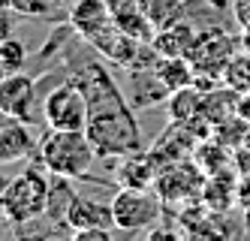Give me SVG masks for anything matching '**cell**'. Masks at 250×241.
I'll return each mask as SVG.
<instances>
[{
	"label": "cell",
	"instance_id": "obj_1",
	"mask_svg": "<svg viewBox=\"0 0 250 241\" xmlns=\"http://www.w3.org/2000/svg\"><path fill=\"white\" fill-rule=\"evenodd\" d=\"M76 82L87 97V124L84 133L100 157H127L142 148L139 124L127 106V97L118 90L112 76L100 66H84Z\"/></svg>",
	"mask_w": 250,
	"mask_h": 241
},
{
	"label": "cell",
	"instance_id": "obj_13",
	"mask_svg": "<svg viewBox=\"0 0 250 241\" xmlns=\"http://www.w3.org/2000/svg\"><path fill=\"white\" fill-rule=\"evenodd\" d=\"M199 199H202V205L211 214H220V211L232 208V202L238 199V181H235V175H232L229 169L217 172V175H208Z\"/></svg>",
	"mask_w": 250,
	"mask_h": 241
},
{
	"label": "cell",
	"instance_id": "obj_11",
	"mask_svg": "<svg viewBox=\"0 0 250 241\" xmlns=\"http://www.w3.org/2000/svg\"><path fill=\"white\" fill-rule=\"evenodd\" d=\"M196 36H199V30L190 22H178L175 18V22L157 27L151 45L160 58H190V51L196 45Z\"/></svg>",
	"mask_w": 250,
	"mask_h": 241
},
{
	"label": "cell",
	"instance_id": "obj_15",
	"mask_svg": "<svg viewBox=\"0 0 250 241\" xmlns=\"http://www.w3.org/2000/svg\"><path fill=\"white\" fill-rule=\"evenodd\" d=\"M30 154V133L24 121H9L0 127V163H15Z\"/></svg>",
	"mask_w": 250,
	"mask_h": 241
},
{
	"label": "cell",
	"instance_id": "obj_8",
	"mask_svg": "<svg viewBox=\"0 0 250 241\" xmlns=\"http://www.w3.org/2000/svg\"><path fill=\"white\" fill-rule=\"evenodd\" d=\"M33 100H37V82L27 72L9 69L0 79V115L6 121H30Z\"/></svg>",
	"mask_w": 250,
	"mask_h": 241
},
{
	"label": "cell",
	"instance_id": "obj_18",
	"mask_svg": "<svg viewBox=\"0 0 250 241\" xmlns=\"http://www.w3.org/2000/svg\"><path fill=\"white\" fill-rule=\"evenodd\" d=\"M223 85L238 90V94H250V51H238L229 61V66L223 72Z\"/></svg>",
	"mask_w": 250,
	"mask_h": 241
},
{
	"label": "cell",
	"instance_id": "obj_22",
	"mask_svg": "<svg viewBox=\"0 0 250 241\" xmlns=\"http://www.w3.org/2000/svg\"><path fill=\"white\" fill-rule=\"evenodd\" d=\"M232 15L241 27L250 24V0H232Z\"/></svg>",
	"mask_w": 250,
	"mask_h": 241
},
{
	"label": "cell",
	"instance_id": "obj_27",
	"mask_svg": "<svg viewBox=\"0 0 250 241\" xmlns=\"http://www.w3.org/2000/svg\"><path fill=\"white\" fill-rule=\"evenodd\" d=\"M181 3H187V0H181Z\"/></svg>",
	"mask_w": 250,
	"mask_h": 241
},
{
	"label": "cell",
	"instance_id": "obj_25",
	"mask_svg": "<svg viewBox=\"0 0 250 241\" xmlns=\"http://www.w3.org/2000/svg\"><path fill=\"white\" fill-rule=\"evenodd\" d=\"M241 43H244V48H247V51H250V24H247V27H244V36H241Z\"/></svg>",
	"mask_w": 250,
	"mask_h": 241
},
{
	"label": "cell",
	"instance_id": "obj_5",
	"mask_svg": "<svg viewBox=\"0 0 250 241\" xmlns=\"http://www.w3.org/2000/svg\"><path fill=\"white\" fill-rule=\"evenodd\" d=\"M112 217H115V229L121 232H139V229H151V223L160 217V199L157 190H133V187H121L115 193Z\"/></svg>",
	"mask_w": 250,
	"mask_h": 241
},
{
	"label": "cell",
	"instance_id": "obj_14",
	"mask_svg": "<svg viewBox=\"0 0 250 241\" xmlns=\"http://www.w3.org/2000/svg\"><path fill=\"white\" fill-rule=\"evenodd\" d=\"M202 103H205V90L196 88V85L181 88V90H172V94H169V115H172V121H178V124L205 118V115H202Z\"/></svg>",
	"mask_w": 250,
	"mask_h": 241
},
{
	"label": "cell",
	"instance_id": "obj_20",
	"mask_svg": "<svg viewBox=\"0 0 250 241\" xmlns=\"http://www.w3.org/2000/svg\"><path fill=\"white\" fill-rule=\"evenodd\" d=\"M112 9V18H124V15H136V12H148L151 0H105Z\"/></svg>",
	"mask_w": 250,
	"mask_h": 241
},
{
	"label": "cell",
	"instance_id": "obj_16",
	"mask_svg": "<svg viewBox=\"0 0 250 241\" xmlns=\"http://www.w3.org/2000/svg\"><path fill=\"white\" fill-rule=\"evenodd\" d=\"M193 160L196 166L205 172V175H217V172H226L229 169V145H223L220 139H202L199 145H196V151H193Z\"/></svg>",
	"mask_w": 250,
	"mask_h": 241
},
{
	"label": "cell",
	"instance_id": "obj_7",
	"mask_svg": "<svg viewBox=\"0 0 250 241\" xmlns=\"http://www.w3.org/2000/svg\"><path fill=\"white\" fill-rule=\"evenodd\" d=\"M205 172L196 166L193 157L187 160H178L166 169L157 172V181H154V190L160 193L163 202H190V199H199L202 196V187H205Z\"/></svg>",
	"mask_w": 250,
	"mask_h": 241
},
{
	"label": "cell",
	"instance_id": "obj_4",
	"mask_svg": "<svg viewBox=\"0 0 250 241\" xmlns=\"http://www.w3.org/2000/svg\"><path fill=\"white\" fill-rule=\"evenodd\" d=\"M235 54H238V40L232 33H226L220 27L202 30L190 51V64L196 69V88L211 90L217 82H223V72Z\"/></svg>",
	"mask_w": 250,
	"mask_h": 241
},
{
	"label": "cell",
	"instance_id": "obj_6",
	"mask_svg": "<svg viewBox=\"0 0 250 241\" xmlns=\"http://www.w3.org/2000/svg\"><path fill=\"white\" fill-rule=\"evenodd\" d=\"M42 115H45V124L51 130H84V124H87V97H84L82 85L76 79L58 85L45 97Z\"/></svg>",
	"mask_w": 250,
	"mask_h": 241
},
{
	"label": "cell",
	"instance_id": "obj_3",
	"mask_svg": "<svg viewBox=\"0 0 250 241\" xmlns=\"http://www.w3.org/2000/svg\"><path fill=\"white\" fill-rule=\"evenodd\" d=\"M48 190L51 184L45 181L42 172L24 169L0 190V214L12 223H30L48 211Z\"/></svg>",
	"mask_w": 250,
	"mask_h": 241
},
{
	"label": "cell",
	"instance_id": "obj_2",
	"mask_svg": "<svg viewBox=\"0 0 250 241\" xmlns=\"http://www.w3.org/2000/svg\"><path fill=\"white\" fill-rule=\"evenodd\" d=\"M100 154L84 130H51L40 142V160L55 178H82Z\"/></svg>",
	"mask_w": 250,
	"mask_h": 241
},
{
	"label": "cell",
	"instance_id": "obj_9",
	"mask_svg": "<svg viewBox=\"0 0 250 241\" xmlns=\"http://www.w3.org/2000/svg\"><path fill=\"white\" fill-rule=\"evenodd\" d=\"M63 223L73 232H82V229H112L115 217H112V205H103V202L87 199V196H73V202L66 205Z\"/></svg>",
	"mask_w": 250,
	"mask_h": 241
},
{
	"label": "cell",
	"instance_id": "obj_10",
	"mask_svg": "<svg viewBox=\"0 0 250 241\" xmlns=\"http://www.w3.org/2000/svg\"><path fill=\"white\" fill-rule=\"evenodd\" d=\"M112 22L115 18H112V9L105 0H73V6H69V24L87 43L97 33H103Z\"/></svg>",
	"mask_w": 250,
	"mask_h": 241
},
{
	"label": "cell",
	"instance_id": "obj_19",
	"mask_svg": "<svg viewBox=\"0 0 250 241\" xmlns=\"http://www.w3.org/2000/svg\"><path fill=\"white\" fill-rule=\"evenodd\" d=\"M24 61H27V48L19 40H12V36H9V40L0 43V64H3L6 69H21Z\"/></svg>",
	"mask_w": 250,
	"mask_h": 241
},
{
	"label": "cell",
	"instance_id": "obj_24",
	"mask_svg": "<svg viewBox=\"0 0 250 241\" xmlns=\"http://www.w3.org/2000/svg\"><path fill=\"white\" fill-rule=\"evenodd\" d=\"M12 36V18L6 15V9H0V43Z\"/></svg>",
	"mask_w": 250,
	"mask_h": 241
},
{
	"label": "cell",
	"instance_id": "obj_17",
	"mask_svg": "<svg viewBox=\"0 0 250 241\" xmlns=\"http://www.w3.org/2000/svg\"><path fill=\"white\" fill-rule=\"evenodd\" d=\"M157 76L166 85V90H181L196 85V69L190 64V58H160L157 61Z\"/></svg>",
	"mask_w": 250,
	"mask_h": 241
},
{
	"label": "cell",
	"instance_id": "obj_12",
	"mask_svg": "<svg viewBox=\"0 0 250 241\" xmlns=\"http://www.w3.org/2000/svg\"><path fill=\"white\" fill-rule=\"evenodd\" d=\"M118 187H133V190H154L157 181V166L148 154H127L115 169Z\"/></svg>",
	"mask_w": 250,
	"mask_h": 241
},
{
	"label": "cell",
	"instance_id": "obj_26",
	"mask_svg": "<svg viewBox=\"0 0 250 241\" xmlns=\"http://www.w3.org/2000/svg\"><path fill=\"white\" fill-rule=\"evenodd\" d=\"M9 3H12V0H0V9H9Z\"/></svg>",
	"mask_w": 250,
	"mask_h": 241
},
{
	"label": "cell",
	"instance_id": "obj_23",
	"mask_svg": "<svg viewBox=\"0 0 250 241\" xmlns=\"http://www.w3.org/2000/svg\"><path fill=\"white\" fill-rule=\"evenodd\" d=\"M76 241H109L112 238V229H82V232H73Z\"/></svg>",
	"mask_w": 250,
	"mask_h": 241
},
{
	"label": "cell",
	"instance_id": "obj_21",
	"mask_svg": "<svg viewBox=\"0 0 250 241\" xmlns=\"http://www.w3.org/2000/svg\"><path fill=\"white\" fill-rule=\"evenodd\" d=\"M9 9L19 15H45L51 9V0H12Z\"/></svg>",
	"mask_w": 250,
	"mask_h": 241
}]
</instances>
